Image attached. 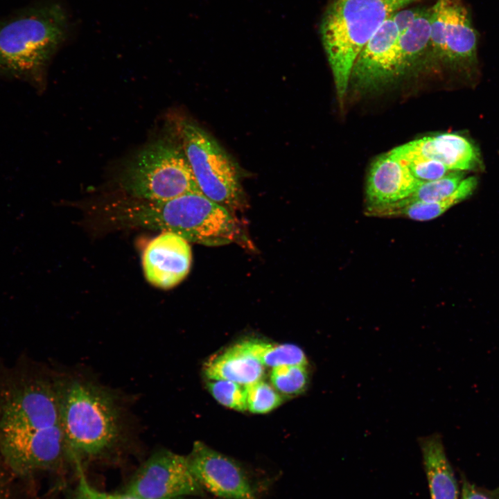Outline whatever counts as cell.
Segmentation results:
<instances>
[{
    "label": "cell",
    "mask_w": 499,
    "mask_h": 499,
    "mask_svg": "<svg viewBox=\"0 0 499 499\" xmlns=\"http://www.w3.org/2000/svg\"><path fill=\"white\" fill-rule=\"evenodd\" d=\"M423 182L415 178L408 167L388 152L371 164L367 179V207L396 202L411 195Z\"/></svg>",
    "instance_id": "cell-14"
},
{
    "label": "cell",
    "mask_w": 499,
    "mask_h": 499,
    "mask_svg": "<svg viewBox=\"0 0 499 499\" xmlns=\"http://www.w3.org/2000/svg\"><path fill=\"white\" fill-rule=\"evenodd\" d=\"M191 259L188 241L173 233L161 232L144 250L142 263L146 279L157 288H173L188 274Z\"/></svg>",
    "instance_id": "cell-12"
},
{
    "label": "cell",
    "mask_w": 499,
    "mask_h": 499,
    "mask_svg": "<svg viewBox=\"0 0 499 499\" xmlns=\"http://www.w3.org/2000/svg\"><path fill=\"white\" fill-rule=\"evenodd\" d=\"M399 32L391 16L361 50L351 70L349 83L360 91L377 89L402 73Z\"/></svg>",
    "instance_id": "cell-10"
},
{
    "label": "cell",
    "mask_w": 499,
    "mask_h": 499,
    "mask_svg": "<svg viewBox=\"0 0 499 499\" xmlns=\"http://www.w3.org/2000/svg\"><path fill=\"white\" fill-rule=\"evenodd\" d=\"M421 1L329 0L319 28L340 101L356 58L375 32L395 12Z\"/></svg>",
    "instance_id": "cell-4"
},
{
    "label": "cell",
    "mask_w": 499,
    "mask_h": 499,
    "mask_svg": "<svg viewBox=\"0 0 499 499\" xmlns=\"http://www.w3.org/2000/svg\"><path fill=\"white\" fill-rule=\"evenodd\" d=\"M430 37L431 7L424 8L412 24L399 34L398 46L403 73L430 49Z\"/></svg>",
    "instance_id": "cell-18"
},
{
    "label": "cell",
    "mask_w": 499,
    "mask_h": 499,
    "mask_svg": "<svg viewBox=\"0 0 499 499\" xmlns=\"http://www.w3.org/2000/svg\"><path fill=\"white\" fill-rule=\"evenodd\" d=\"M388 153L400 161L411 157L435 160L449 170H475L481 166L476 146L466 137L455 133L426 136L399 146Z\"/></svg>",
    "instance_id": "cell-13"
},
{
    "label": "cell",
    "mask_w": 499,
    "mask_h": 499,
    "mask_svg": "<svg viewBox=\"0 0 499 499\" xmlns=\"http://www.w3.org/2000/svg\"><path fill=\"white\" fill-rule=\"evenodd\" d=\"M477 33L462 0H437L431 7L430 49L452 64L476 62Z\"/></svg>",
    "instance_id": "cell-9"
},
{
    "label": "cell",
    "mask_w": 499,
    "mask_h": 499,
    "mask_svg": "<svg viewBox=\"0 0 499 499\" xmlns=\"http://www.w3.org/2000/svg\"><path fill=\"white\" fill-rule=\"evenodd\" d=\"M461 499H489L484 494L477 491L474 487L467 482H464L462 486Z\"/></svg>",
    "instance_id": "cell-27"
},
{
    "label": "cell",
    "mask_w": 499,
    "mask_h": 499,
    "mask_svg": "<svg viewBox=\"0 0 499 499\" xmlns=\"http://www.w3.org/2000/svg\"><path fill=\"white\" fill-rule=\"evenodd\" d=\"M463 177V173L455 171L436 180L422 182L411 195L402 200L412 202H435L443 200L457 189L464 180Z\"/></svg>",
    "instance_id": "cell-21"
},
{
    "label": "cell",
    "mask_w": 499,
    "mask_h": 499,
    "mask_svg": "<svg viewBox=\"0 0 499 499\" xmlns=\"http://www.w3.org/2000/svg\"><path fill=\"white\" fill-rule=\"evenodd\" d=\"M245 388L247 410L252 413H268L283 402L281 395L262 379L245 385Z\"/></svg>",
    "instance_id": "cell-22"
},
{
    "label": "cell",
    "mask_w": 499,
    "mask_h": 499,
    "mask_svg": "<svg viewBox=\"0 0 499 499\" xmlns=\"http://www.w3.org/2000/svg\"><path fill=\"white\" fill-rule=\"evenodd\" d=\"M53 383L69 459L80 462L110 449L121 432L119 410L110 393L78 378Z\"/></svg>",
    "instance_id": "cell-3"
},
{
    "label": "cell",
    "mask_w": 499,
    "mask_h": 499,
    "mask_svg": "<svg viewBox=\"0 0 499 499\" xmlns=\"http://www.w3.org/2000/svg\"><path fill=\"white\" fill-rule=\"evenodd\" d=\"M180 143L201 193L227 209H238L242 190L234 161L219 143L193 121L179 125Z\"/></svg>",
    "instance_id": "cell-7"
},
{
    "label": "cell",
    "mask_w": 499,
    "mask_h": 499,
    "mask_svg": "<svg viewBox=\"0 0 499 499\" xmlns=\"http://www.w3.org/2000/svg\"><path fill=\"white\" fill-rule=\"evenodd\" d=\"M423 9L424 7L404 8L391 15L399 34L405 31L412 24L423 12Z\"/></svg>",
    "instance_id": "cell-26"
},
{
    "label": "cell",
    "mask_w": 499,
    "mask_h": 499,
    "mask_svg": "<svg viewBox=\"0 0 499 499\" xmlns=\"http://www.w3.org/2000/svg\"><path fill=\"white\" fill-rule=\"evenodd\" d=\"M186 459L191 473L205 491L225 499H259L242 467L204 443L195 442Z\"/></svg>",
    "instance_id": "cell-11"
},
{
    "label": "cell",
    "mask_w": 499,
    "mask_h": 499,
    "mask_svg": "<svg viewBox=\"0 0 499 499\" xmlns=\"http://www.w3.org/2000/svg\"><path fill=\"white\" fill-rule=\"evenodd\" d=\"M401 161L415 178L423 182L440 179L447 175L448 170L442 163L423 157H411Z\"/></svg>",
    "instance_id": "cell-25"
},
{
    "label": "cell",
    "mask_w": 499,
    "mask_h": 499,
    "mask_svg": "<svg viewBox=\"0 0 499 499\" xmlns=\"http://www.w3.org/2000/svg\"><path fill=\"white\" fill-rule=\"evenodd\" d=\"M478 184L475 177L464 179L457 189L447 198L435 202L417 201L406 202L403 200L389 204L369 207L366 213L372 216L405 217L417 221L435 219L453 205L469 197Z\"/></svg>",
    "instance_id": "cell-15"
},
{
    "label": "cell",
    "mask_w": 499,
    "mask_h": 499,
    "mask_svg": "<svg viewBox=\"0 0 499 499\" xmlns=\"http://www.w3.org/2000/svg\"><path fill=\"white\" fill-rule=\"evenodd\" d=\"M0 383V455L16 475L58 468L69 458L53 382L15 371Z\"/></svg>",
    "instance_id": "cell-1"
},
{
    "label": "cell",
    "mask_w": 499,
    "mask_h": 499,
    "mask_svg": "<svg viewBox=\"0 0 499 499\" xmlns=\"http://www.w3.org/2000/svg\"><path fill=\"white\" fill-rule=\"evenodd\" d=\"M2 497H3V496H2V490H1V484H0V499H3Z\"/></svg>",
    "instance_id": "cell-28"
},
{
    "label": "cell",
    "mask_w": 499,
    "mask_h": 499,
    "mask_svg": "<svg viewBox=\"0 0 499 499\" xmlns=\"http://www.w3.org/2000/svg\"><path fill=\"white\" fill-rule=\"evenodd\" d=\"M121 184L132 198L148 201L202 193L181 143L166 138L147 145L127 163Z\"/></svg>",
    "instance_id": "cell-6"
},
{
    "label": "cell",
    "mask_w": 499,
    "mask_h": 499,
    "mask_svg": "<svg viewBox=\"0 0 499 499\" xmlns=\"http://www.w3.org/2000/svg\"><path fill=\"white\" fill-rule=\"evenodd\" d=\"M263 366L275 367L284 365H308L303 350L292 344H271L260 340H247L238 343Z\"/></svg>",
    "instance_id": "cell-19"
},
{
    "label": "cell",
    "mask_w": 499,
    "mask_h": 499,
    "mask_svg": "<svg viewBox=\"0 0 499 499\" xmlns=\"http://www.w3.org/2000/svg\"><path fill=\"white\" fill-rule=\"evenodd\" d=\"M431 499H457V486L440 436L419 438Z\"/></svg>",
    "instance_id": "cell-16"
},
{
    "label": "cell",
    "mask_w": 499,
    "mask_h": 499,
    "mask_svg": "<svg viewBox=\"0 0 499 499\" xmlns=\"http://www.w3.org/2000/svg\"><path fill=\"white\" fill-rule=\"evenodd\" d=\"M76 466L78 471V481L72 490L70 499H144L125 492L114 493L100 491L89 483L83 471L81 463L77 462Z\"/></svg>",
    "instance_id": "cell-24"
},
{
    "label": "cell",
    "mask_w": 499,
    "mask_h": 499,
    "mask_svg": "<svg viewBox=\"0 0 499 499\" xmlns=\"http://www.w3.org/2000/svg\"><path fill=\"white\" fill-rule=\"evenodd\" d=\"M112 218L121 226L170 232L189 243L205 245L228 244L240 234L238 222L229 210L200 193L166 201L119 200Z\"/></svg>",
    "instance_id": "cell-2"
},
{
    "label": "cell",
    "mask_w": 499,
    "mask_h": 499,
    "mask_svg": "<svg viewBox=\"0 0 499 499\" xmlns=\"http://www.w3.org/2000/svg\"><path fill=\"white\" fill-rule=\"evenodd\" d=\"M264 366L237 344L209 359L204 373L211 380H229L247 385L261 380Z\"/></svg>",
    "instance_id": "cell-17"
},
{
    "label": "cell",
    "mask_w": 499,
    "mask_h": 499,
    "mask_svg": "<svg viewBox=\"0 0 499 499\" xmlns=\"http://www.w3.org/2000/svg\"><path fill=\"white\" fill-rule=\"evenodd\" d=\"M125 492L144 499L205 494L189 468L186 456L168 450H159L150 455L133 475Z\"/></svg>",
    "instance_id": "cell-8"
},
{
    "label": "cell",
    "mask_w": 499,
    "mask_h": 499,
    "mask_svg": "<svg viewBox=\"0 0 499 499\" xmlns=\"http://www.w3.org/2000/svg\"><path fill=\"white\" fill-rule=\"evenodd\" d=\"M67 16L62 7L47 3L0 19V71L37 80L65 38Z\"/></svg>",
    "instance_id": "cell-5"
},
{
    "label": "cell",
    "mask_w": 499,
    "mask_h": 499,
    "mask_svg": "<svg viewBox=\"0 0 499 499\" xmlns=\"http://www.w3.org/2000/svg\"><path fill=\"white\" fill-rule=\"evenodd\" d=\"M207 388L222 405L237 411L247 410L245 385L229 380H209Z\"/></svg>",
    "instance_id": "cell-23"
},
{
    "label": "cell",
    "mask_w": 499,
    "mask_h": 499,
    "mask_svg": "<svg viewBox=\"0 0 499 499\" xmlns=\"http://www.w3.org/2000/svg\"><path fill=\"white\" fill-rule=\"evenodd\" d=\"M308 365H284L273 367L270 380L273 387L284 396L303 393L309 383Z\"/></svg>",
    "instance_id": "cell-20"
}]
</instances>
